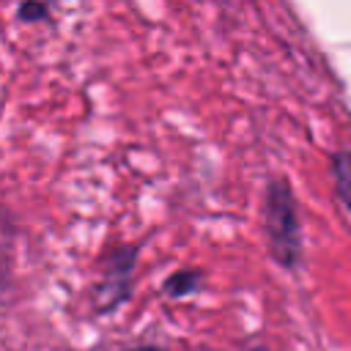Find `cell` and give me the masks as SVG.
Wrapping results in <instances>:
<instances>
[{"label":"cell","mask_w":351,"mask_h":351,"mask_svg":"<svg viewBox=\"0 0 351 351\" xmlns=\"http://www.w3.org/2000/svg\"><path fill=\"white\" fill-rule=\"evenodd\" d=\"M263 233L271 258L282 269H296L302 263V225L288 178H269L263 189Z\"/></svg>","instance_id":"6da1fadb"},{"label":"cell","mask_w":351,"mask_h":351,"mask_svg":"<svg viewBox=\"0 0 351 351\" xmlns=\"http://www.w3.org/2000/svg\"><path fill=\"white\" fill-rule=\"evenodd\" d=\"M137 244H118L107 252L104 263H101V277L96 282V288L90 291V304L93 313L104 315L118 310V304H123L132 293V274L137 266Z\"/></svg>","instance_id":"7a4b0ae2"},{"label":"cell","mask_w":351,"mask_h":351,"mask_svg":"<svg viewBox=\"0 0 351 351\" xmlns=\"http://www.w3.org/2000/svg\"><path fill=\"white\" fill-rule=\"evenodd\" d=\"M329 170H332V181H335V195L351 211V154L335 151L329 156Z\"/></svg>","instance_id":"3957f363"},{"label":"cell","mask_w":351,"mask_h":351,"mask_svg":"<svg viewBox=\"0 0 351 351\" xmlns=\"http://www.w3.org/2000/svg\"><path fill=\"white\" fill-rule=\"evenodd\" d=\"M200 280H203V274L197 269H178L165 280L162 291H165V296L184 299V296H189V293H195L200 288Z\"/></svg>","instance_id":"277c9868"},{"label":"cell","mask_w":351,"mask_h":351,"mask_svg":"<svg viewBox=\"0 0 351 351\" xmlns=\"http://www.w3.org/2000/svg\"><path fill=\"white\" fill-rule=\"evenodd\" d=\"M16 16L22 22H41V19L49 16V5H44V3H25V5L16 8Z\"/></svg>","instance_id":"5b68a950"},{"label":"cell","mask_w":351,"mask_h":351,"mask_svg":"<svg viewBox=\"0 0 351 351\" xmlns=\"http://www.w3.org/2000/svg\"><path fill=\"white\" fill-rule=\"evenodd\" d=\"M132 351H165V348H159V346H137Z\"/></svg>","instance_id":"8992f818"},{"label":"cell","mask_w":351,"mask_h":351,"mask_svg":"<svg viewBox=\"0 0 351 351\" xmlns=\"http://www.w3.org/2000/svg\"><path fill=\"white\" fill-rule=\"evenodd\" d=\"M252 351H266V348H252Z\"/></svg>","instance_id":"52a82bcc"}]
</instances>
